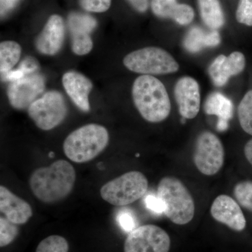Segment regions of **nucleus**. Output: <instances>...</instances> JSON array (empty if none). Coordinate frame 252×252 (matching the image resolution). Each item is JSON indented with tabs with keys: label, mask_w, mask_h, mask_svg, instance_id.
I'll use <instances>...</instances> for the list:
<instances>
[{
	"label": "nucleus",
	"mask_w": 252,
	"mask_h": 252,
	"mask_svg": "<svg viewBox=\"0 0 252 252\" xmlns=\"http://www.w3.org/2000/svg\"><path fill=\"white\" fill-rule=\"evenodd\" d=\"M210 215L216 221L234 231L242 232L246 228V218L241 206L230 195H218L212 202Z\"/></svg>",
	"instance_id": "nucleus-11"
},
{
	"label": "nucleus",
	"mask_w": 252,
	"mask_h": 252,
	"mask_svg": "<svg viewBox=\"0 0 252 252\" xmlns=\"http://www.w3.org/2000/svg\"><path fill=\"white\" fill-rule=\"evenodd\" d=\"M45 89V79L36 72L28 74L10 83L7 97L13 108L18 110L29 108L30 106Z\"/></svg>",
	"instance_id": "nucleus-10"
},
{
	"label": "nucleus",
	"mask_w": 252,
	"mask_h": 252,
	"mask_svg": "<svg viewBox=\"0 0 252 252\" xmlns=\"http://www.w3.org/2000/svg\"><path fill=\"white\" fill-rule=\"evenodd\" d=\"M238 23L245 26H252V0H240L236 11Z\"/></svg>",
	"instance_id": "nucleus-27"
},
{
	"label": "nucleus",
	"mask_w": 252,
	"mask_h": 252,
	"mask_svg": "<svg viewBox=\"0 0 252 252\" xmlns=\"http://www.w3.org/2000/svg\"><path fill=\"white\" fill-rule=\"evenodd\" d=\"M18 234L17 225L6 217H0V246H6L12 243Z\"/></svg>",
	"instance_id": "nucleus-26"
},
{
	"label": "nucleus",
	"mask_w": 252,
	"mask_h": 252,
	"mask_svg": "<svg viewBox=\"0 0 252 252\" xmlns=\"http://www.w3.org/2000/svg\"><path fill=\"white\" fill-rule=\"evenodd\" d=\"M79 4L86 11L103 13L110 8L112 0H79Z\"/></svg>",
	"instance_id": "nucleus-28"
},
{
	"label": "nucleus",
	"mask_w": 252,
	"mask_h": 252,
	"mask_svg": "<svg viewBox=\"0 0 252 252\" xmlns=\"http://www.w3.org/2000/svg\"><path fill=\"white\" fill-rule=\"evenodd\" d=\"M133 7V9L140 13H144L149 7V0H126Z\"/></svg>",
	"instance_id": "nucleus-32"
},
{
	"label": "nucleus",
	"mask_w": 252,
	"mask_h": 252,
	"mask_svg": "<svg viewBox=\"0 0 252 252\" xmlns=\"http://www.w3.org/2000/svg\"><path fill=\"white\" fill-rule=\"evenodd\" d=\"M233 193L239 205L252 212V181L239 182L235 185Z\"/></svg>",
	"instance_id": "nucleus-24"
},
{
	"label": "nucleus",
	"mask_w": 252,
	"mask_h": 252,
	"mask_svg": "<svg viewBox=\"0 0 252 252\" xmlns=\"http://www.w3.org/2000/svg\"><path fill=\"white\" fill-rule=\"evenodd\" d=\"M244 154H245L247 160L252 166V139L245 144V147H244Z\"/></svg>",
	"instance_id": "nucleus-33"
},
{
	"label": "nucleus",
	"mask_w": 252,
	"mask_h": 252,
	"mask_svg": "<svg viewBox=\"0 0 252 252\" xmlns=\"http://www.w3.org/2000/svg\"><path fill=\"white\" fill-rule=\"evenodd\" d=\"M64 21L57 14L50 16L42 31L36 37V49L41 54L54 56L61 51L64 40Z\"/></svg>",
	"instance_id": "nucleus-14"
},
{
	"label": "nucleus",
	"mask_w": 252,
	"mask_h": 252,
	"mask_svg": "<svg viewBox=\"0 0 252 252\" xmlns=\"http://www.w3.org/2000/svg\"><path fill=\"white\" fill-rule=\"evenodd\" d=\"M119 224L126 231L131 232L135 229V221L132 215L127 212H122L118 217Z\"/></svg>",
	"instance_id": "nucleus-30"
},
{
	"label": "nucleus",
	"mask_w": 252,
	"mask_h": 252,
	"mask_svg": "<svg viewBox=\"0 0 252 252\" xmlns=\"http://www.w3.org/2000/svg\"><path fill=\"white\" fill-rule=\"evenodd\" d=\"M16 0H1V11L3 9L5 10L6 8H9V4H13L14 1Z\"/></svg>",
	"instance_id": "nucleus-34"
},
{
	"label": "nucleus",
	"mask_w": 252,
	"mask_h": 252,
	"mask_svg": "<svg viewBox=\"0 0 252 252\" xmlns=\"http://www.w3.org/2000/svg\"><path fill=\"white\" fill-rule=\"evenodd\" d=\"M246 65V59L241 52L235 51L226 57L220 55L209 67V74L215 86H224L230 77L240 74Z\"/></svg>",
	"instance_id": "nucleus-15"
},
{
	"label": "nucleus",
	"mask_w": 252,
	"mask_h": 252,
	"mask_svg": "<svg viewBox=\"0 0 252 252\" xmlns=\"http://www.w3.org/2000/svg\"><path fill=\"white\" fill-rule=\"evenodd\" d=\"M170 248V235L163 228L153 224L135 228L124 243V252H169Z\"/></svg>",
	"instance_id": "nucleus-9"
},
{
	"label": "nucleus",
	"mask_w": 252,
	"mask_h": 252,
	"mask_svg": "<svg viewBox=\"0 0 252 252\" xmlns=\"http://www.w3.org/2000/svg\"><path fill=\"white\" fill-rule=\"evenodd\" d=\"M21 46L14 41H4L0 44V72L6 74L17 64L21 56Z\"/></svg>",
	"instance_id": "nucleus-22"
},
{
	"label": "nucleus",
	"mask_w": 252,
	"mask_h": 252,
	"mask_svg": "<svg viewBox=\"0 0 252 252\" xmlns=\"http://www.w3.org/2000/svg\"><path fill=\"white\" fill-rule=\"evenodd\" d=\"M148 188V179L142 172L130 171L102 186L100 195L111 205L124 207L142 198Z\"/></svg>",
	"instance_id": "nucleus-5"
},
{
	"label": "nucleus",
	"mask_w": 252,
	"mask_h": 252,
	"mask_svg": "<svg viewBox=\"0 0 252 252\" xmlns=\"http://www.w3.org/2000/svg\"><path fill=\"white\" fill-rule=\"evenodd\" d=\"M205 111L209 115L219 117L217 127L223 131L228 127V122L233 114V103L228 97L220 93H213L207 97L205 104Z\"/></svg>",
	"instance_id": "nucleus-19"
},
{
	"label": "nucleus",
	"mask_w": 252,
	"mask_h": 252,
	"mask_svg": "<svg viewBox=\"0 0 252 252\" xmlns=\"http://www.w3.org/2000/svg\"><path fill=\"white\" fill-rule=\"evenodd\" d=\"M28 112L39 129L47 131L62 124L67 117V107L61 93L51 91L32 102Z\"/></svg>",
	"instance_id": "nucleus-8"
},
{
	"label": "nucleus",
	"mask_w": 252,
	"mask_h": 252,
	"mask_svg": "<svg viewBox=\"0 0 252 252\" xmlns=\"http://www.w3.org/2000/svg\"><path fill=\"white\" fill-rule=\"evenodd\" d=\"M124 66L142 75L172 74L180 69L178 63L165 50L154 46L143 48L126 55Z\"/></svg>",
	"instance_id": "nucleus-6"
},
{
	"label": "nucleus",
	"mask_w": 252,
	"mask_h": 252,
	"mask_svg": "<svg viewBox=\"0 0 252 252\" xmlns=\"http://www.w3.org/2000/svg\"><path fill=\"white\" fill-rule=\"evenodd\" d=\"M193 160L202 175L212 177L218 174L225 161L224 147L218 136L210 131L199 134L195 141Z\"/></svg>",
	"instance_id": "nucleus-7"
},
{
	"label": "nucleus",
	"mask_w": 252,
	"mask_h": 252,
	"mask_svg": "<svg viewBox=\"0 0 252 252\" xmlns=\"http://www.w3.org/2000/svg\"><path fill=\"white\" fill-rule=\"evenodd\" d=\"M146 205L150 210L157 212H163V205L158 197L149 195L146 198Z\"/></svg>",
	"instance_id": "nucleus-31"
},
{
	"label": "nucleus",
	"mask_w": 252,
	"mask_h": 252,
	"mask_svg": "<svg viewBox=\"0 0 252 252\" xmlns=\"http://www.w3.org/2000/svg\"><path fill=\"white\" fill-rule=\"evenodd\" d=\"M63 85L78 108L84 112L90 111L89 97L94 85L89 78L81 73L69 71L63 75Z\"/></svg>",
	"instance_id": "nucleus-16"
},
{
	"label": "nucleus",
	"mask_w": 252,
	"mask_h": 252,
	"mask_svg": "<svg viewBox=\"0 0 252 252\" xmlns=\"http://www.w3.org/2000/svg\"><path fill=\"white\" fill-rule=\"evenodd\" d=\"M132 97L136 108L144 120L163 122L170 115L171 103L161 81L151 75H141L134 81Z\"/></svg>",
	"instance_id": "nucleus-2"
},
{
	"label": "nucleus",
	"mask_w": 252,
	"mask_h": 252,
	"mask_svg": "<svg viewBox=\"0 0 252 252\" xmlns=\"http://www.w3.org/2000/svg\"><path fill=\"white\" fill-rule=\"evenodd\" d=\"M55 154L53 153V152H50L49 153V157L53 158L54 157Z\"/></svg>",
	"instance_id": "nucleus-35"
},
{
	"label": "nucleus",
	"mask_w": 252,
	"mask_h": 252,
	"mask_svg": "<svg viewBox=\"0 0 252 252\" xmlns=\"http://www.w3.org/2000/svg\"><path fill=\"white\" fill-rule=\"evenodd\" d=\"M39 67H40L37 60L32 56H28L20 64L18 69L24 73L26 75H28V74L38 72Z\"/></svg>",
	"instance_id": "nucleus-29"
},
{
	"label": "nucleus",
	"mask_w": 252,
	"mask_h": 252,
	"mask_svg": "<svg viewBox=\"0 0 252 252\" xmlns=\"http://www.w3.org/2000/svg\"><path fill=\"white\" fill-rule=\"evenodd\" d=\"M200 16L211 29H219L224 24V15L219 0H198Z\"/></svg>",
	"instance_id": "nucleus-21"
},
{
	"label": "nucleus",
	"mask_w": 252,
	"mask_h": 252,
	"mask_svg": "<svg viewBox=\"0 0 252 252\" xmlns=\"http://www.w3.org/2000/svg\"><path fill=\"white\" fill-rule=\"evenodd\" d=\"M0 212L16 225L25 224L32 217L30 204L4 186L0 187Z\"/></svg>",
	"instance_id": "nucleus-17"
},
{
	"label": "nucleus",
	"mask_w": 252,
	"mask_h": 252,
	"mask_svg": "<svg viewBox=\"0 0 252 252\" xmlns=\"http://www.w3.org/2000/svg\"><path fill=\"white\" fill-rule=\"evenodd\" d=\"M175 97L183 119L197 117L200 111V93L198 82L193 78L184 77L179 79L175 87Z\"/></svg>",
	"instance_id": "nucleus-13"
},
{
	"label": "nucleus",
	"mask_w": 252,
	"mask_h": 252,
	"mask_svg": "<svg viewBox=\"0 0 252 252\" xmlns=\"http://www.w3.org/2000/svg\"><path fill=\"white\" fill-rule=\"evenodd\" d=\"M151 7L157 17L170 18L182 26L190 24L195 16L191 6L176 0H152Z\"/></svg>",
	"instance_id": "nucleus-18"
},
{
	"label": "nucleus",
	"mask_w": 252,
	"mask_h": 252,
	"mask_svg": "<svg viewBox=\"0 0 252 252\" xmlns=\"http://www.w3.org/2000/svg\"><path fill=\"white\" fill-rule=\"evenodd\" d=\"M158 198L165 216L176 225L188 224L195 217V204L187 186L177 177L166 176L159 181Z\"/></svg>",
	"instance_id": "nucleus-3"
},
{
	"label": "nucleus",
	"mask_w": 252,
	"mask_h": 252,
	"mask_svg": "<svg viewBox=\"0 0 252 252\" xmlns=\"http://www.w3.org/2000/svg\"><path fill=\"white\" fill-rule=\"evenodd\" d=\"M220 42L218 32L204 31L201 28L195 27L189 31L184 40V46L189 52L197 53L204 48L214 47Z\"/></svg>",
	"instance_id": "nucleus-20"
},
{
	"label": "nucleus",
	"mask_w": 252,
	"mask_h": 252,
	"mask_svg": "<svg viewBox=\"0 0 252 252\" xmlns=\"http://www.w3.org/2000/svg\"><path fill=\"white\" fill-rule=\"evenodd\" d=\"M108 130L98 124H87L73 131L63 143L66 157L77 163L91 161L108 145Z\"/></svg>",
	"instance_id": "nucleus-4"
},
{
	"label": "nucleus",
	"mask_w": 252,
	"mask_h": 252,
	"mask_svg": "<svg viewBox=\"0 0 252 252\" xmlns=\"http://www.w3.org/2000/svg\"><path fill=\"white\" fill-rule=\"evenodd\" d=\"M238 119L243 130L252 136V90L249 91L238 106Z\"/></svg>",
	"instance_id": "nucleus-23"
},
{
	"label": "nucleus",
	"mask_w": 252,
	"mask_h": 252,
	"mask_svg": "<svg viewBox=\"0 0 252 252\" xmlns=\"http://www.w3.org/2000/svg\"><path fill=\"white\" fill-rule=\"evenodd\" d=\"M69 244L65 238L60 235H51L38 245L36 252H68Z\"/></svg>",
	"instance_id": "nucleus-25"
},
{
	"label": "nucleus",
	"mask_w": 252,
	"mask_h": 252,
	"mask_svg": "<svg viewBox=\"0 0 252 252\" xmlns=\"http://www.w3.org/2000/svg\"><path fill=\"white\" fill-rule=\"evenodd\" d=\"M72 39V50L77 56L89 54L94 47L91 33L97 26L94 18L88 15L74 13L68 18Z\"/></svg>",
	"instance_id": "nucleus-12"
},
{
	"label": "nucleus",
	"mask_w": 252,
	"mask_h": 252,
	"mask_svg": "<svg viewBox=\"0 0 252 252\" xmlns=\"http://www.w3.org/2000/svg\"><path fill=\"white\" fill-rule=\"evenodd\" d=\"M76 172L64 160L55 161L49 167H39L32 173L30 187L36 198L44 203L61 201L72 192Z\"/></svg>",
	"instance_id": "nucleus-1"
}]
</instances>
